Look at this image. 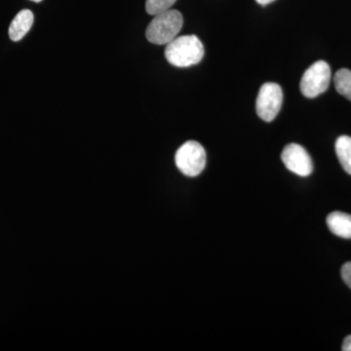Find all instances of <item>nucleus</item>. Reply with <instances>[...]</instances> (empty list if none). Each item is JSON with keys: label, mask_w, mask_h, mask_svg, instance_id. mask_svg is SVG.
Segmentation results:
<instances>
[{"label": "nucleus", "mask_w": 351, "mask_h": 351, "mask_svg": "<svg viewBox=\"0 0 351 351\" xmlns=\"http://www.w3.org/2000/svg\"><path fill=\"white\" fill-rule=\"evenodd\" d=\"M34 16L29 9L20 11L15 16L10 27H9V38L13 41H20L32 29L34 25Z\"/></svg>", "instance_id": "obj_7"}, {"label": "nucleus", "mask_w": 351, "mask_h": 351, "mask_svg": "<svg viewBox=\"0 0 351 351\" xmlns=\"http://www.w3.org/2000/svg\"><path fill=\"white\" fill-rule=\"evenodd\" d=\"M326 221L330 232L341 239H351V215L332 212L328 215Z\"/></svg>", "instance_id": "obj_8"}, {"label": "nucleus", "mask_w": 351, "mask_h": 351, "mask_svg": "<svg viewBox=\"0 0 351 351\" xmlns=\"http://www.w3.org/2000/svg\"><path fill=\"white\" fill-rule=\"evenodd\" d=\"M31 1H34V2H40V1H43V0H31Z\"/></svg>", "instance_id": "obj_15"}, {"label": "nucleus", "mask_w": 351, "mask_h": 351, "mask_svg": "<svg viewBox=\"0 0 351 351\" xmlns=\"http://www.w3.org/2000/svg\"><path fill=\"white\" fill-rule=\"evenodd\" d=\"M336 154L341 167L348 174L351 175V137L341 136L336 141Z\"/></svg>", "instance_id": "obj_9"}, {"label": "nucleus", "mask_w": 351, "mask_h": 351, "mask_svg": "<svg viewBox=\"0 0 351 351\" xmlns=\"http://www.w3.org/2000/svg\"><path fill=\"white\" fill-rule=\"evenodd\" d=\"M283 92L280 85L267 82L261 87L256 101V110L261 119L271 122L282 107Z\"/></svg>", "instance_id": "obj_5"}, {"label": "nucleus", "mask_w": 351, "mask_h": 351, "mask_svg": "<svg viewBox=\"0 0 351 351\" xmlns=\"http://www.w3.org/2000/svg\"><path fill=\"white\" fill-rule=\"evenodd\" d=\"M334 82L338 93L351 101V71L339 69L335 75Z\"/></svg>", "instance_id": "obj_10"}, {"label": "nucleus", "mask_w": 351, "mask_h": 351, "mask_svg": "<svg viewBox=\"0 0 351 351\" xmlns=\"http://www.w3.org/2000/svg\"><path fill=\"white\" fill-rule=\"evenodd\" d=\"M331 82V69L324 61L311 64L302 75L300 89L306 98H315L324 93Z\"/></svg>", "instance_id": "obj_4"}, {"label": "nucleus", "mask_w": 351, "mask_h": 351, "mask_svg": "<svg viewBox=\"0 0 351 351\" xmlns=\"http://www.w3.org/2000/svg\"><path fill=\"white\" fill-rule=\"evenodd\" d=\"M261 5H267V4L271 3V2L276 1V0H256Z\"/></svg>", "instance_id": "obj_14"}, {"label": "nucleus", "mask_w": 351, "mask_h": 351, "mask_svg": "<svg viewBox=\"0 0 351 351\" xmlns=\"http://www.w3.org/2000/svg\"><path fill=\"white\" fill-rule=\"evenodd\" d=\"M175 162L182 174L196 177L206 166V152L199 143L189 141L176 152Z\"/></svg>", "instance_id": "obj_3"}, {"label": "nucleus", "mask_w": 351, "mask_h": 351, "mask_svg": "<svg viewBox=\"0 0 351 351\" xmlns=\"http://www.w3.org/2000/svg\"><path fill=\"white\" fill-rule=\"evenodd\" d=\"M341 278L346 285L351 289V262L346 263L341 270Z\"/></svg>", "instance_id": "obj_12"}, {"label": "nucleus", "mask_w": 351, "mask_h": 351, "mask_svg": "<svg viewBox=\"0 0 351 351\" xmlns=\"http://www.w3.org/2000/svg\"><path fill=\"white\" fill-rule=\"evenodd\" d=\"M204 56V46L196 36H182L167 44L165 57L172 66L188 68L200 63Z\"/></svg>", "instance_id": "obj_1"}, {"label": "nucleus", "mask_w": 351, "mask_h": 351, "mask_svg": "<svg viewBox=\"0 0 351 351\" xmlns=\"http://www.w3.org/2000/svg\"><path fill=\"white\" fill-rule=\"evenodd\" d=\"M177 0H147L145 10L149 15L156 16L157 14L165 12L174 5Z\"/></svg>", "instance_id": "obj_11"}, {"label": "nucleus", "mask_w": 351, "mask_h": 351, "mask_svg": "<svg viewBox=\"0 0 351 351\" xmlns=\"http://www.w3.org/2000/svg\"><path fill=\"white\" fill-rule=\"evenodd\" d=\"M284 165L289 171L300 177H307L313 173V159L304 147L298 144H289L281 154Z\"/></svg>", "instance_id": "obj_6"}, {"label": "nucleus", "mask_w": 351, "mask_h": 351, "mask_svg": "<svg viewBox=\"0 0 351 351\" xmlns=\"http://www.w3.org/2000/svg\"><path fill=\"white\" fill-rule=\"evenodd\" d=\"M182 24L184 18L182 13L169 9L165 12L154 16V19L147 25L145 36L151 43L164 45L177 38L178 34L181 32Z\"/></svg>", "instance_id": "obj_2"}, {"label": "nucleus", "mask_w": 351, "mask_h": 351, "mask_svg": "<svg viewBox=\"0 0 351 351\" xmlns=\"http://www.w3.org/2000/svg\"><path fill=\"white\" fill-rule=\"evenodd\" d=\"M341 350L351 351V335L346 337L345 341H343V346H341Z\"/></svg>", "instance_id": "obj_13"}]
</instances>
